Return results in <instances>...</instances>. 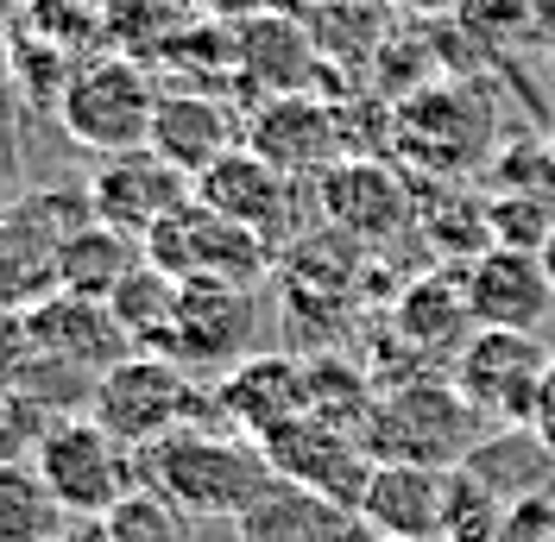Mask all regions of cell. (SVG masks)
<instances>
[{
	"label": "cell",
	"mask_w": 555,
	"mask_h": 542,
	"mask_svg": "<svg viewBox=\"0 0 555 542\" xmlns=\"http://www.w3.org/2000/svg\"><path fill=\"white\" fill-rule=\"evenodd\" d=\"M145 486L165 492L183 517H234L241 524L278 486V474L259 441L196 423V429H177L158 448H145Z\"/></svg>",
	"instance_id": "cell-1"
},
{
	"label": "cell",
	"mask_w": 555,
	"mask_h": 542,
	"mask_svg": "<svg viewBox=\"0 0 555 542\" xmlns=\"http://www.w3.org/2000/svg\"><path fill=\"white\" fill-rule=\"evenodd\" d=\"M474 404L454 391V378L416 373L404 385H385L366 410V454L373 461H404V467H461L474 454Z\"/></svg>",
	"instance_id": "cell-2"
},
{
	"label": "cell",
	"mask_w": 555,
	"mask_h": 542,
	"mask_svg": "<svg viewBox=\"0 0 555 542\" xmlns=\"http://www.w3.org/2000/svg\"><path fill=\"white\" fill-rule=\"evenodd\" d=\"M89 416L102 423L107 436H120L127 448H158L177 429H228L215 398H203L190 373L177 366L171 353H127L120 366H107L95 378V398H89Z\"/></svg>",
	"instance_id": "cell-3"
},
{
	"label": "cell",
	"mask_w": 555,
	"mask_h": 542,
	"mask_svg": "<svg viewBox=\"0 0 555 542\" xmlns=\"http://www.w3.org/2000/svg\"><path fill=\"white\" fill-rule=\"evenodd\" d=\"M38 479L51 486V499L64 505L69 524H102L114 505H127L145 486V454L127 448L120 436H107L102 423L82 416H57L33 454Z\"/></svg>",
	"instance_id": "cell-4"
},
{
	"label": "cell",
	"mask_w": 555,
	"mask_h": 542,
	"mask_svg": "<svg viewBox=\"0 0 555 542\" xmlns=\"http://www.w3.org/2000/svg\"><path fill=\"white\" fill-rule=\"evenodd\" d=\"M158 95L165 89H152V76L133 57H89L69 69L64 95H57V127L95 158L145 152L152 120H158Z\"/></svg>",
	"instance_id": "cell-5"
},
{
	"label": "cell",
	"mask_w": 555,
	"mask_h": 542,
	"mask_svg": "<svg viewBox=\"0 0 555 542\" xmlns=\"http://www.w3.org/2000/svg\"><path fill=\"white\" fill-rule=\"evenodd\" d=\"M550 373H555L550 347L537 335H505V328H480V335L461 347V360L449 366L454 391L492 429H537Z\"/></svg>",
	"instance_id": "cell-6"
},
{
	"label": "cell",
	"mask_w": 555,
	"mask_h": 542,
	"mask_svg": "<svg viewBox=\"0 0 555 542\" xmlns=\"http://www.w3.org/2000/svg\"><path fill=\"white\" fill-rule=\"evenodd\" d=\"M272 259L278 253L253 228H241V221H228L203 203H190L145 240V266H158L177 284H241V291H253V284H266Z\"/></svg>",
	"instance_id": "cell-7"
},
{
	"label": "cell",
	"mask_w": 555,
	"mask_h": 542,
	"mask_svg": "<svg viewBox=\"0 0 555 542\" xmlns=\"http://www.w3.org/2000/svg\"><path fill=\"white\" fill-rule=\"evenodd\" d=\"M82 190H89L95 221H107V228H120V234H133V240H152L171 215H183V208L196 203V177H183L152 145L145 152H120V158H102V165L89 170Z\"/></svg>",
	"instance_id": "cell-8"
},
{
	"label": "cell",
	"mask_w": 555,
	"mask_h": 542,
	"mask_svg": "<svg viewBox=\"0 0 555 542\" xmlns=\"http://www.w3.org/2000/svg\"><path fill=\"white\" fill-rule=\"evenodd\" d=\"M259 448H266V461H272V474L284 479V486H304V492L335 499V505H347V511H360L366 479L379 467L353 429H335V423H322V416H297V423H284L278 436H266Z\"/></svg>",
	"instance_id": "cell-9"
},
{
	"label": "cell",
	"mask_w": 555,
	"mask_h": 542,
	"mask_svg": "<svg viewBox=\"0 0 555 542\" xmlns=\"http://www.w3.org/2000/svg\"><path fill=\"white\" fill-rule=\"evenodd\" d=\"M26 335H33V360L82 378H102L107 366L139 353L120 328V315L95 297H76V291H51L38 309H26Z\"/></svg>",
	"instance_id": "cell-10"
},
{
	"label": "cell",
	"mask_w": 555,
	"mask_h": 542,
	"mask_svg": "<svg viewBox=\"0 0 555 542\" xmlns=\"http://www.w3.org/2000/svg\"><path fill=\"white\" fill-rule=\"evenodd\" d=\"M297 190L304 183L284 177L278 165H266L253 145L228 152L215 170L196 177V203L215 208V215H228V221H241V228H253L272 253L297 234Z\"/></svg>",
	"instance_id": "cell-11"
},
{
	"label": "cell",
	"mask_w": 555,
	"mask_h": 542,
	"mask_svg": "<svg viewBox=\"0 0 555 542\" xmlns=\"http://www.w3.org/2000/svg\"><path fill=\"white\" fill-rule=\"evenodd\" d=\"M461 291L474 309V328H505V335H537L555 315V284L537 253L518 246H486L474 266H461Z\"/></svg>",
	"instance_id": "cell-12"
},
{
	"label": "cell",
	"mask_w": 555,
	"mask_h": 542,
	"mask_svg": "<svg viewBox=\"0 0 555 542\" xmlns=\"http://www.w3.org/2000/svg\"><path fill=\"white\" fill-rule=\"evenodd\" d=\"M246 145L297 183H315L347 158L341 114L310 95H272L259 114H246Z\"/></svg>",
	"instance_id": "cell-13"
},
{
	"label": "cell",
	"mask_w": 555,
	"mask_h": 542,
	"mask_svg": "<svg viewBox=\"0 0 555 542\" xmlns=\"http://www.w3.org/2000/svg\"><path fill=\"white\" fill-rule=\"evenodd\" d=\"M215 410L221 423L246 441L278 436L284 423L310 416V360H291V353H253L234 373L215 385Z\"/></svg>",
	"instance_id": "cell-14"
},
{
	"label": "cell",
	"mask_w": 555,
	"mask_h": 542,
	"mask_svg": "<svg viewBox=\"0 0 555 542\" xmlns=\"http://www.w3.org/2000/svg\"><path fill=\"white\" fill-rule=\"evenodd\" d=\"M253 328H259L253 291H241V284H183L171 360L183 373H203V366L234 373L241 360H253Z\"/></svg>",
	"instance_id": "cell-15"
},
{
	"label": "cell",
	"mask_w": 555,
	"mask_h": 542,
	"mask_svg": "<svg viewBox=\"0 0 555 542\" xmlns=\"http://www.w3.org/2000/svg\"><path fill=\"white\" fill-rule=\"evenodd\" d=\"M315 208L347 240H391L416 221L411 183H398L379 158H341L328 177H315Z\"/></svg>",
	"instance_id": "cell-16"
},
{
	"label": "cell",
	"mask_w": 555,
	"mask_h": 542,
	"mask_svg": "<svg viewBox=\"0 0 555 542\" xmlns=\"http://www.w3.org/2000/svg\"><path fill=\"white\" fill-rule=\"evenodd\" d=\"M449 499H454V467H404L379 461L360 499V524L373 537L398 542H442L449 537Z\"/></svg>",
	"instance_id": "cell-17"
},
{
	"label": "cell",
	"mask_w": 555,
	"mask_h": 542,
	"mask_svg": "<svg viewBox=\"0 0 555 542\" xmlns=\"http://www.w3.org/2000/svg\"><path fill=\"white\" fill-rule=\"evenodd\" d=\"M246 145V114L228 107L208 89H165L158 95V120H152V152L171 158L183 177L215 170L228 152Z\"/></svg>",
	"instance_id": "cell-18"
},
{
	"label": "cell",
	"mask_w": 555,
	"mask_h": 542,
	"mask_svg": "<svg viewBox=\"0 0 555 542\" xmlns=\"http://www.w3.org/2000/svg\"><path fill=\"white\" fill-rule=\"evenodd\" d=\"M474 335H480V328H474V309H467L461 278L429 271V278H416L411 291L398 297V340H404L411 353H423L429 366H454L461 347Z\"/></svg>",
	"instance_id": "cell-19"
},
{
	"label": "cell",
	"mask_w": 555,
	"mask_h": 542,
	"mask_svg": "<svg viewBox=\"0 0 555 542\" xmlns=\"http://www.w3.org/2000/svg\"><path fill=\"white\" fill-rule=\"evenodd\" d=\"M241 542H373V530L360 524V511L278 479L272 492L241 517Z\"/></svg>",
	"instance_id": "cell-20"
},
{
	"label": "cell",
	"mask_w": 555,
	"mask_h": 542,
	"mask_svg": "<svg viewBox=\"0 0 555 542\" xmlns=\"http://www.w3.org/2000/svg\"><path fill=\"white\" fill-rule=\"evenodd\" d=\"M139 266H145V240L120 234V228H107V221H82V228L64 234V246H57V291L114 304V291H120Z\"/></svg>",
	"instance_id": "cell-21"
},
{
	"label": "cell",
	"mask_w": 555,
	"mask_h": 542,
	"mask_svg": "<svg viewBox=\"0 0 555 542\" xmlns=\"http://www.w3.org/2000/svg\"><path fill=\"white\" fill-rule=\"evenodd\" d=\"M467 474L492 486L505 505H524L537 492H555V448L537 429H492L474 441V454L461 461Z\"/></svg>",
	"instance_id": "cell-22"
},
{
	"label": "cell",
	"mask_w": 555,
	"mask_h": 542,
	"mask_svg": "<svg viewBox=\"0 0 555 542\" xmlns=\"http://www.w3.org/2000/svg\"><path fill=\"white\" fill-rule=\"evenodd\" d=\"M177 304H183V284L165 278L158 266H139L120 291H114V315L133 340L139 353H171V335H177Z\"/></svg>",
	"instance_id": "cell-23"
},
{
	"label": "cell",
	"mask_w": 555,
	"mask_h": 542,
	"mask_svg": "<svg viewBox=\"0 0 555 542\" xmlns=\"http://www.w3.org/2000/svg\"><path fill=\"white\" fill-rule=\"evenodd\" d=\"M64 505L51 499V486L38 467H0V542H64Z\"/></svg>",
	"instance_id": "cell-24"
},
{
	"label": "cell",
	"mask_w": 555,
	"mask_h": 542,
	"mask_svg": "<svg viewBox=\"0 0 555 542\" xmlns=\"http://www.w3.org/2000/svg\"><path fill=\"white\" fill-rule=\"evenodd\" d=\"M102 537L107 542H190V517H183L165 492L139 486L127 505H114L102 517Z\"/></svg>",
	"instance_id": "cell-25"
},
{
	"label": "cell",
	"mask_w": 555,
	"mask_h": 542,
	"mask_svg": "<svg viewBox=\"0 0 555 542\" xmlns=\"http://www.w3.org/2000/svg\"><path fill=\"white\" fill-rule=\"evenodd\" d=\"M57 416L44 404H33L20 385H0V467H26L38 454V436L51 429Z\"/></svg>",
	"instance_id": "cell-26"
},
{
	"label": "cell",
	"mask_w": 555,
	"mask_h": 542,
	"mask_svg": "<svg viewBox=\"0 0 555 542\" xmlns=\"http://www.w3.org/2000/svg\"><path fill=\"white\" fill-rule=\"evenodd\" d=\"M524 13H530V0H454V20L467 33H486V38L524 26Z\"/></svg>",
	"instance_id": "cell-27"
},
{
	"label": "cell",
	"mask_w": 555,
	"mask_h": 542,
	"mask_svg": "<svg viewBox=\"0 0 555 542\" xmlns=\"http://www.w3.org/2000/svg\"><path fill=\"white\" fill-rule=\"evenodd\" d=\"M499 542H555V492H537V499L505 511Z\"/></svg>",
	"instance_id": "cell-28"
},
{
	"label": "cell",
	"mask_w": 555,
	"mask_h": 542,
	"mask_svg": "<svg viewBox=\"0 0 555 542\" xmlns=\"http://www.w3.org/2000/svg\"><path fill=\"white\" fill-rule=\"evenodd\" d=\"M33 366V335H26V315L0 309V385H20Z\"/></svg>",
	"instance_id": "cell-29"
},
{
	"label": "cell",
	"mask_w": 555,
	"mask_h": 542,
	"mask_svg": "<svg viewBox=\"0 0 555 542\" xmlns=\"http://www.w3.org/2000/svg\"><path fill=\"white\" fill-rule=\"evenodd\" d=\"M537 436L555 448V373H550V391H543V410H537Z\"/></svg>",
	"instance_id": "cell-30"
},
{
	"label": "cell",
	"mask_w": 555,
	"mask_h": 542,
	"mask_svg": "<svg viewBox=\"0 0 555 542\" xmlns=\"http://www.w3.org/2000/svg\"><path fill=\"white\" fill-rule=\"evenodd\" d=\"M20 13H26V0H0V38L20 26Z\"/></svg>",
	"instance_id": "cell-31"
},
{
	"label": "cell",
	"mask_w": 555,
	"mask_h": 542,
	"mask_svg": "<svg viewBox=\"0 0 555 542\" xmlns=\"http://www.w3.org/2000/svg\"><path fill=\"white\" fill-rule=\"evenodd\" d=\"M537 259H543V271H550V284H555V234L543 240V253H537Z\"/></svg>",
	"instance_id": "cell-32"
},
{
	"label": "cell",
	"mask_w": 555,
	"mask_h": 542,
	"mask_svg": "<svg viewBox=\"0 0 555 542\" xmlns=\"http://www.w3.org/2000/svg\"><path fill=\"white\" fill-rule=\"evenodd\" d=\"M404 7H416V13H442V7H454V0H404Z\"/></svg>",
	"instance_id": "cell-33"
},
{
	"label": "cell",
	"mask_w": 555,
	"mask_h": 542,
	"mask_svg": "<svg viewBox=\"0 0 555 542\" xmlns=\"http://www.w3.org/2000/svg\"><path fill=\"white\" fill-rule=\"evenodd\" d=\"M64 542H107V537H102V524H95V530H76V537H64Z\"/></svg>",
	"instance_id": "cell-34"
},
{
	"label": "cell",
	"mask_w": 555,
	"mask_h": 542,
	"mask_svg": "<svg viewBox=\"0 0 555 542\" xmlns=\"http://www.w3.org/2000/svg\"><path fill=\"white\" fill-rule=\"evenodd\" d=\"M373 542H398V537H373Z\"/></svg>",
	"instance_id": "cell-35"
},
{
	"label": "cell",
	"mask_w": 555,
	"mask_h": 542,
	"mask_svg": "<svg viewBox=\"0 0 555 542\" xmlns=\"http://www.w3.org/2000/svg\"><path fill=\"white\" fill-rule=\"evenodd\" d=\"M550 158H555V133H550Z\"/></svg>",
	"instance_id": "cell-36"
}]
</instances>
